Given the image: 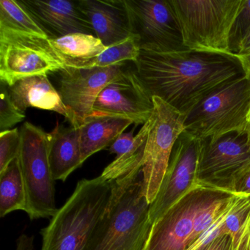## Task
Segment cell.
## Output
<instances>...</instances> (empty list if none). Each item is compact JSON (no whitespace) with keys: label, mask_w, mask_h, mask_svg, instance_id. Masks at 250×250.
Segmentation results:
<instances>
[{"label":"cell","mask_w":250,"mask_h":250,"mask_svg":"<svg viewBox=\"0 0 250 250\" xmlns=\"http://www.w3.org/2000/svg\"><path fill=\"white\" fill-rule=\"evenodd\" d=\"M134 64L150 96L186 115L213 92L247 75L236 55L141 49Z\"/></svg>","instance_id":"1"},{"label":"cell","mask_w":250,"mask_h":250,"mask_svg":"<svg viewBox=\"0 0 250 250\" xmlns=\"http://www.w3.org/2000/svg\"><path fill=\"white\" fill-rule=\"evenodd\" d=\"M143 162L112 181L104 212L84 250H143L152 224L143 194Z\"/></svg>","instance_id":"2"},{"label":"cell","mask_w":250,"mask_h":250,"mask_svg":"<svg viewBox=\"0 0 250 250\" xmlns=\"http://www.w3.org/2000/svg\"><path fill=\"white\" fill-rule=\"evenodd\" d=\"M112 181L83 179L42 229L41 250H84L107 206Z\"/></svg>","instance_id":"3"},{"label":"cell","mask_w":250,"mask_h":250,"mask_svg":"<svg viewBox=\"0 0 250 250\" xmlns=\"http://www.w3.org/2000/svg\"><path fill=\"white\" fill-rule=\"evenodd\" d=\"M188 50L233 55L231 30L244 0H170Z\"/></svg>","instance_id":"4"},{"label":"cell","mask_w":250,"mask_h":250,"mask_svg":"<svg viewBox=\"0 0 250 250\" xmlns=\"http://www.w3.org/2000/svg\"><path fill=\"white\" fill-rule=\"evenodd\" d=\"M250 77L246 75L221 87L186 115V132L212 143L232 133H248Z\"/></svg>","instance_id":"5"},{"label":"cell","mask_w":250,"mask_h":250,"mask_svg":"<svg viewBox=\"0 0 250 250\" xmlns=\"http://www.w3.org/2000/svg\"><path fill=\"white\" fill-rule=\"evenodd\" d=\"M20 166L27 192V210L31 220L52 218L58 208L55 180L49 158V133L29 122L20 129Z\"/></svg>","instance_id":"6"},{"label":"cell","mask_w":250,"mask_h":250,"mask_svg":"<svg viewBox=\"0 0 250 250\" xmlns=\"http://www.w3.org/2000/svg\"><path fill=\"white\" fill-rule=\"evenodd\" d=\"M153 111L143 158V190L151 204L160 189L174 146L185 131L186 115L164 102L152 97Z\"/></svg>","instance_id":"7"},{"label":"cell","mask_w":250,"mask_h":250,"mask_svg":"<svg viewBox=\"0 0 250 250\" xmlns=\"http://www.w3.org/2000/svg\"><path fill=\"white\" fill-rule=\"evenodd\" d=\"M65 68L49 39L0 27V81L7 85Z\"/></svg>","instance_id":"8"},{"label":"cell","mask_w":250,"mask_h":250,"mask_svg":"<svg viewBox=\"0 0 250 250\" xmlns=\"http://www.w3.org/2000/svg\"><path fill=\"white\" fill-rule=\"evenodd\" d=\"M250 172L248 133L227 134L216 141H205L199 169V184L235 194L241 179Z\"/></svg>","instance_id":"9"},{"label":"cell","mask_w":250,"mask_h":250,"mask_svg":"<svg viewBox=\"0 0 250 250\" xmlns=\"http://www.w3.org/2000/svg\"><path fill=\"white\" fill-rule=\"evenodd\" d=\"M219 191L200 185L187 193L152 225L143 250H185L196 241L200 211Z\"/></svg>","instance_id":"10"},{"label":"cell","mask_w":250,"mask_h":250,"mask_svg":"<svg viewBox=\"0 0 250 250\" xmlns=\"http://www.w3.org/2000/svg\"><path fill=\"white\" fill-rule=\"evenodd\" d=\"M131 33L140 49L159 52L187 51L170 0H125Z\"/></svg>","instance_id":"11"},{"label":"cell","mask_w":250,"mask_h":250,"mask_svg":"<svg viewBox=\"0 0 250 250\" xmlns=\"http://www.w3.org/2000/svg\"><path fill=\"white\" fill-rule=\"evenodd\" d=\"M204 146L205 141L185 131L178 137L160 189L150 206L152 225L180 199L200 186L199 169Z\"/></svg>","instance_id":"12"},{"label":"cell","mask_w":250,"mask_h":250,"mask_svg":"<svg viewBox=\"0 0 250 250\" xmlns=\"http://www.w3.org/2000/svg\"><path fill=\"white\" fill-rule=\"evenodd\" d=\"M124 63L106 68L66 67L59 72L58 92L69 113L71 126L79 128L93 114V106L104 88L122 74Z\"/></svg>","instance_id":"13"},{"label":"cell","mask_w":250,"mask_h":250,"mask_svg":"<svg viewBox=\"0 0 250 250\" xmlns=\"http://www.w3.org/2000/svg\"><path fill=\"white\" fill-rule=\"evenodd\" d=\"M153 99L136 71H123L98 96L91 115L115 117L144 125L151 117Z\"/></svg>","instance_id":"14"},{"label":"cell","mask_w":250,"mask_h":250,"mask_svg":"<svg viewBox=\"0 0 250 250\" xmlns=\"http://www.w3.org/2000/svg\"><path fill=\"white\" fill-rule=\"evenodd\" d=\"M20 2L42 26L49 39H58L74 33L95 35L80 0H24Z\"/></svg>","instance_id":"15"},{"label":"cell","mask_w":250,"mask_h":250,"mask_svg":"<svg viewBox=\"0 0 250 250\" xmlns=\"http://www.w3.org/2000/svg\"><path fill=\"white\" fill-rule=\"evenodd\" d=\"M95 36L106 47L132 36L125 0H80Z\"/></svg>","instance_id":"16"},{"label":"cell","mask_w":250,"mask_h":250,"mask_svg":"<svg viewBox=\"0 0 250 250\" xmlns=\"http://www.w3.org/2000/svg\"><path fill=\"white\" fill-rule=\"evenodd\" d=\"M48 75L33 76L8 86V92L15 106L25 113L27 108L52 111L69 119V113L58 90L49 81Z\"/></svg>","instance_id":"17"},{"label":"cell","mask_w":250,"mask_h":250,"mask_svg":"<svg viewBox=\"0 0 250 250\" xmlns=\"http://www.w3.org/2000/svg\"><path fill=\"white\" fill-rule=\"evenodd\" d=\"M49 158L55 181H65L83 165L80 132L75 127L57 124L49 133Z\"/></svg>","instance_id":"18"},{"label":"cell","mask_w":250,"mask_h":250,"mask_svg":"<svg viewBox=\"0 0 250 250\" xmlns=\"http://www.w3.org/2000/svg\"><path fill=\"white\" fill-rule=\"evenodd\" d=\"M132 121L115 117L90 115L79 127L82 160L110 146Z\"/></svg>","instance_id":"19"},{"label":"cell","mask_w":250,"mask_h":250,"mask_svg":"<svg viewBox=\"0 0 250 250\" xmlns=\"http://www.w3.org/2000/svg\"><path fill=\"white\" fill-rule=\"evenodd\" d=\"M51 46L66 67L89 61L102 54L106 46L93 35L74 33L58 39H49Z\"/></svg>","instance_id":"20"},{"label":"cell","mask_w":250,"mask_h":250,"mask_svg":"<svg viewBox=\"0 0 250 250\" xmlns=\"http://www.w3.org/2000/svg\"><path fill=\"white\" fill-rule=\"evenodd\" d=\"M26 210L27 192L18 156L0 172V216Z\"/></svg>","instance_id":"21"},{"label":"cell","mask_w":250,"mask_h":250,"mask_svg":"<svg viewBox=\"0 0 250 250\" xmlns=\"http://www.w3.org/2000/svg\"><path fill=\"white\" fill-rule=\"evenodd\" d=\"M231 240V250H250V198L241 197L222 225Z\"/></svg>","instance_id":"22"},{"label":"cell","mask_w":250,"mask_h":250,"mask_svg":"<svg viewBox=\"0 0 250 250\" xmlns=\"http://www.w3.org/2000/svg\"><path fill=\"white\" fill-rule=\"evenodd\" d=\"M0 27L49 39L42 26L20 1H0Z\"/></svg>","instance_id":"23"},{"label":"cell","mask_w":250,"mask_h":250,"mask_svg":"<svg viewBox=\"0 0 250 250\" xmlns=\"http://www.w3.org/2000/svg\"><path fill=\"white\" fill-rule=\"evenodd\" d=\"M140 43L134 36L108 46L100 55L93 59L77 64L71 68H106L112 65L124 63L125 61L135 62L140 55Z\"/></svg>","instance_id":"24"},{"label":"cell","mask_w":250,"mask_h":250,"mask_svg":"<svg viewBox=\"0 0 250 250\" xmlns=\"http://www.w3.org/2000/svg\"><path fill=\"white\" fill-rule=\"evenodd\" d=\"M0 89V130L2 132L24 121L26 116L25 113L20 111L11 100L8 86L3 82H1Z\"/></svg>","instance_id":"25"},{"label":"cell","mask_w":250,"mask_h":250,"mask_svg":"<svg viewBox=\"0 0 250 250\" xmlns=\"http://www.w3.org/2000/svg\"><path fill=\"white\" fill-rule=\"evenodd\" d=\"M21 134L18 128L0 133V172L20 155Z\"/></svg>","instance_id":"26"},{"label":"cell","mask_w":250,"mask_h":250,"mask_svg":"<svg viewBox=\"0 0 250 250\" xmlns=\"http://www.w3.org/2000/svg\"><path fill=\"white\" fill-rule=\"evenodd\" d=\"M250 33V0H244L242 8L235 19L229 38L231 53L237 55L242 41Z\"/></svg>","instance_id":"27"},{"label":"cell","mask_w":250,"mask_h":250,"mask_svg":"<svg viewBox=\"0 0 250 250\" xmlns=\"http://www.w3.org/2000/svg\"><path fill=\"white\" fill-rule=\"evenodd\" d=\"M201 250H231V240L228 235L216 237Z\"/></svg>","instance_id":"28"},{"label":"cell","mask_w":250,"mask_h":250,"mask_svg":"<svg viewBox=\"0 0 250 250\" xmlns=\"http://www.w3.org/2000/svg\"><path fill=\"white\" fill-rule=\"evenodd\" d=\"M235 194L250 198V172L240 181L235 189Z\"/></svg>","instance_id":"29"},{"label":"cell","mask_w":250,"mask_h":250,"mask_svg":"<svg viewBox=\"0 0 250 250\" xmlns=\"http://www.w3.org/2000/svg\"><path fill=\"white\" fill-rule=\"evenodd\" d=\"M33 247H34L33 235L22 234L17 238L16 250H33Z\"/></svg>","instance_id":"30"},{"label":"cell","mask_w":250,"mask_h":250,"mask_svg":"<svg viewBox=\"0 0 250 250\" xmlns=\"http://www.w3.org/2000/svg\"><path fill=\"white\" fill-rule=\"evenodd\" d=\"M237 55L241 58L250 57V33L246 36L240 44Z\"/></svg>","instance_id":"31"},{"label":"cell","mask_w":250,"mask_h":250,"mask_svg":"<svg viewBox=\"0 0 250 250\" xmlns=\"http://www.w3.org/2000/svg\"><path fill=\"white\" fill-rule=\"evenodd\" d=\"M241 58L243 63H244V67H245L246 72L247 74L250 77V57H244V58Z\"/></svg>","instance_id":"32"},{"label":"cell","mask_w":250,"mask_h":250,"mask_svg":"<svg viewBox=\"0 0 250 250\" xmlns=\"http://www.w3.org/2000/svg\"><path fill=\"white\" fill-rule=\"evenodd\" d=\"M249 121H250V118H249ZM249 133H250V131H249Z\"/></svg>","instance_id":"33"},{"label":"cell","mask_w":250,"mask_h":250,"mask_svg":"<svg viewBox=\"0 0 250 250\" xmlns=\"http://www.w3.org/2000/svg\"><path fill=\"white\" fill-rule=\"evenodd\" d=\"M249 137H250V133H249Z\"/></svg>","instance_id":"34"}]
</instances>
